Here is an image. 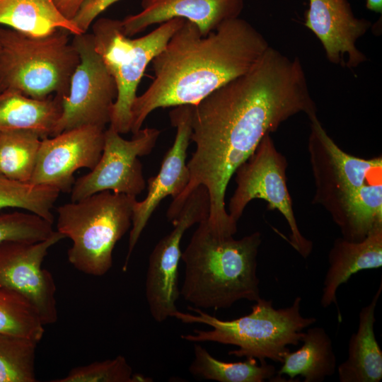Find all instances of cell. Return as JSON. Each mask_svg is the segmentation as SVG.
I'll list each match as a JSON object with an SVG mask.
<instances>
[{"mask_svg": "<svg viewBox=\"0 0 382 382\" xmlns=\"http://www.w3.org/2000/svg\"><path fill=\"white\" fill-rule=\"evenodd\" d=\"M301 112L316 114L301 61L270 46L248 72L192 105L190 141L195 150L187 163L190 180L173 199L168 221L174 222L188 196L204 185L209 197L210 229L233 236L237 223L225 208L231 178L265 136Z\"/></svg>", "mask_w": 382, "mask_h": 382, "instance_id": "1", "label": "cell"}, {"mask_svg": "<svg viewBox=\"0 0 382 382\" xmlns=\"http://www.w3.org/2000/svg\"><path fill=\"white\" fill-rule=\"evenodd\" d=\"M269 47L265 37L239 17L206 35L185 20L151 62L154 79L133 102L131 132H139L157 108L196 105L248 72Z\"/></svg>", "mask_w": 382, "mask_h": 382, "instance_id": "2", "label": "cell"}, {"mask_svg": "<svg viewBox=\"0 0 382 382\" xmlns=\"http://www.w3.org/2000/svg\"><path fill=\"white\" fill-rule=\"evenodd\" d=\"M261 234L236 240L214 233L207 218L198 223L181 254L185 275L180 294L199 309L226 308L236 301L260 299L257 256Z\"/></svg>", "mask_w": 382, "mask_h": 382, "instance_id": "3", "label": "cell"}, {"mask_svg": "<svg viewBox=\"0 0 382 382\" xmlns=\"http://www.w3.org/2000/svg\"><path fill=\"white\" fill-rule=\"evenodd\" d=\"M301 298L297 296L290 306L276 309L272 300L260 298L249 314L231 320L219 319L193 306L188 308L196 315L178 310L172 317L183 323H202L212 328L183 335L181 338L184 340L235 345L238 349L230 351L228 354L255 358L260 363L265 362L267 359L282 363L290 351L287 346L298 345L303 330L316 321L313 317L306 318L301 314Z\"/></svg>", "mask_w": 382, "mask_h": 382, "instance_id": "4", "label": "cell"}, {"mask_svg": "<svg viewBox=\"0 0 382 382\" xmlns=\"http://www.w3.org/2000/svg\"><path fill=\"white\" fill-rule=\"evenodd\" d=\"M66 30L43 37L0 27V92L18 91L35 99L68 95L80 57Z\"/></svg>", "mask_w": 382, "mask_h": 382, "instance_id": "5", "label": "cell"}, {"mask_svg": "<svg viewBox=\"0 0 382 382\" xmlns=\"http://www.w3.org/2000/svg\"><path fill=\"white\" fill-rule=\"evenodd\" d=\"M136 200L105 190L57 208V231L72 241L67 257L75 269L96 277L110 270L114 248L132 227Z\"/></svg>", "mask_w": 382, "mask_h": 382, "instance_id": "6", "label": "cell"}, {"mask_svg": "<svg viewBox=\"0 0 382 382\" xmlns=\"http://www.w3.org/2000/svg\"><path fill=\"white\" fill-rule=\"evenodd\" d=\"M185 21L182 18H171L134 39L124 34L121 20L101 18L93 24L95 49L117 86L110 127L120 134L131 131L132 107L146 68Z\"/></svg>", "mask_w": 382, "mask_h": 382, "instance_id": "7", "label": "cell"}, {"mask_svg": "<svg viewBox=\"0 0 382 382\" xmlns=\"http://www.w3.org/2000/svg\"><path fill=\"white\" fill-rule=\"evenodd\" d=\"M287 166L271 135L265 136L253 154L235 171L237 187L230 199L228 214L237 223L251 200H265L268 209H277L284 216L291 231L290 244L307 258L313 243L301 233L297 226L286 183Z\"/></svg>", "mask_w": 382, "mask_h": 382, "instance_id": "8", "label": "cell"}, {"mask_svg": "<svg viewBox=\"0 0 382 382\" xmlns=\"http://www.w3.org/2000/svg\"><path fill=\"white\" fill-rule=\"evenodd\" d=\"M72 44L80 61L69 93L62 98L61 115L52 137L83 126L105 129L117 98L115 81L95 49L92 33L74 35Z\"/></svg>", "mask_w": 382, "mask_h": 382, "instance_id": "9", "label": "cell"}, {"mask_svg": "<svg viewBox=\"0 0 382 382\" xmlns=\"http://www.w3.org/2000/svg\"><path fill=\"white\" fill-rule=\"evenodd\" d=\"M160 130L141 129L129 139L109 127L105 130L101 156L91 171L75 180L71 201H78L95 193L110 190L136 197L146 186L139 157L149 154L155 146Z\"/></svg>", "mask_w": 382, "mask_h": 382, "instance_id": "10", "label": "cell"}, {"mask_svg": "<svg viewBox=\"0 0 382 382\" xmlns=\"http://www.w3.org/2000/svg\"><path fill=\"white\" fill-rule=\"evenodd\" d=\"M209 212L207 190L199 185L185 202L173 223V229L158 242L149 256L145 293L150 313L158 323L172 317L178 311L176 301L180 295L178 273L183 236L192 226L208 218Z\"/></svg>", "mask_w": 382, "mask_h": 382, "instance_id": "11", "label": "cell"}, {"mask_svg": "<svg viewBox=\"0 0 382 382\" xmlns=\"http://www.w3.org/2000/svg\"><path fill=\"white\" fill-rule=\"evenodd\" d=\"M308 152L316 183L313 203L333 217L350 193L366 183L369 175L381 173L382 158L364 159L342 151L328 134L317 114L308 117Z\"/></svg>", "mask_w": 382, "mask_h": 382, "instance_id": "12", "label": "cell"}, {"mask_svg": "<svg viewBox=\"0 0 382 382\" xmlns=\"http://www.w3.org/2000/svg\"><path fill=\"white\" fill-rule=\"evenodd\" d=\"M64 238L56 231L40 242L9 241L0 244V288L25 297L45 325L55 323L58 312L54 277L42 265L49 249Z\"/></svg>", "mask_w": 382, "mask_h": 382, "instance_id": "13", "label": "cell"}, {"mask_svg": "<svg viewBox=\"0 0 382 382\" xmlns=\"http://www.w3.org/2000/svg\"><path fill=\"white\" fill-rule=\"evenodd\" d=\"M105 129L83 126L42 139L30 183L70 192L74 174L80 168L92 170L103 149Z\"/></svg>", "mask_w": 382, "mask_h": 382, "instance_id": "14", "label": "cell"}, {"mask_svg": "<svg viewBox=\"0 0 382 382\" xmlns=\"http://www.w3.org/2000/svg\"><path fill=\"white\" fill-rule=\"evenodd\" d=\"M192 105L176 106L169 113L171 125L176 128L172 146L166 154L158 173L148 180V193L142 201L133 206L128 251L123 265L127 269L132 253L153 212L167 196L178 197L187 187L190 172L185 159L190 141Z\"/></svg>", "mask_w": 382, "mask_h": 382, "instance_id": "15", "label": "cell"}, {"mask_svg": "<svg viewBox=\"0 0 382 382\" xmlns=\"http://www.w3.org/2000/svg\"><path fill=\"white\" fill-rule=\"evenodd\" d=\"M308 1L304 25L320 41L328 60L349 69L366 61L357 42L371 28V21L356 17L348 0Z\"/></svg>", "mask_w": 382, "mask_h": 382, "instance_id": "16", "label": "cell"}, {"mask_svg": "<svg viewBox=\"0 0 382 382\" xmlns=\"http://www.w3.org/2000/svg\"><path fill=\"white\" fill-rule=\"evenodd\" d=\"M243 6V0H141V11L121 23L124 34L132 37L151 25L182 18L206 35L224 21L239 17Z\"/></svg>", "mask_w": 382, "mask_h": 382, "instance_id": "17", "label": "cell"}, {"mask_svg": "<svg viewBox=\"0 0 382 382\" xmlns=\"http://www.w3.org/2000/svg\"><path fill=\"white\" fill-rule=\"evenodd\" d=\"M328 263L320 304L323 308H327L335 303L338 310V320L341 321L337 290L359 271L382 267V227L375 229L360 241L337 238L329 252Z\"/></svg>", "mask_w": 382, "mask_h": 382, "instance_id": "18", "label": "cell"}, {"mask_svg": "<svg viewBox=\"0 0 382 382\" xmlns=\"http://www.w3.org/2000/svg\"><path fill=\"white\" fill-rule=\"evenodd\" d=\"M382 291L381 283L371 302L359 316L357 331L349 341L347 359L337 368L340 382H380L382 351L374 333L375 309Z\"/></svg>", "mask_w": 382, "mask_h": 382, "instance_id": "19", "label": "cell"}, {"mask_svg": "<svg viewBox=\"0 0 382 382\" xmlns=\"http://www.w3.org/2000/svg\"><path fill=\"white\" fill-rule=\"evenodd\" d=\"M62 112V98L35 99L15 91L0 92V132L30 129L42 139L52 135Z\"/></svg>", "mask_w": 382, "mask_h": 382, "instance_id": "20", "label": "cell"}, {"mask_svg": "<svg viewBox=\"0 0 382 382\" xmlns=\"http://www.w3.org/2000/svg\"><path fill=\"white\" fill-rule=\"evenodd\" d=\"M0 25L33 37L59 29L74 35L83 33L59 12L53 0H0Z\"/></svg>", "mask_w": 382, "mask_h": 382, "instance_id": "21", "label": "cell"}, {"mask_svg": "<svg viewBox=\"0 0 382 382\" xmlns=\"http://www.w3.org/2000/svg\"><path fill=\"white\" fill-rule=\"evenodd\" d=\"M301 342L299 349L284 357L279 377L287 375L293 379L301 376L305 382H320L335 374L336 357L331 338L323 328H308Z\"/></svg>", "mask_w": 382, "mask_h": 382, "instance_id": "22", "label": "cell"}, {"mask_svg": "<svg viewBox=\"0 0 382 382\" xmlns=\"http://www.w3.org/2000/svg\"><path fill=\"white\" fill-rule=\"evenodd\" d=\"M342 238L360 241L371 232L382 227V184L365 183L342 202L332 217Z\"/></svg>", "mask_w": 382, "mask_h": 382, "instance_id": "23", "label": "cell"}, {"mask_svg": "<svg viewBox=\"0 0 382 382\" xmlns=\"http://www.w3.org/2000/svg\"><path fill=\"white\" fill-rule=\"evenodd\" d=\"M189 371L195 376L219 382H262L272 379L276 373L274 366L266 362L259 365L255 358L239 362L219 360L199 345L194 346V359Z\"/></svg>", "mask_w": 382, "mask_h": 382, "instance_id": "24", "label": "cell"}, {"mask_svg": "<svg viewBox=\"0 0 382 382\" xmlns=\"http://www.w3.org/2000/svg\"><path fill=\"white\" fill-rule=\"evenodd\" d=\"M42 138L30 129L0 132V173L30 183Z\"/></svg>", "mask_w": 382, "mask_h": 382, "instance_id": "25", "label": "cell"}, {"mask_svg": "<svg viewBox=\"0 0 382 382\" xmlns=\"http://www.w3.org/2000/svg\"><path fill=\"white\" fill-rule=\"evenodd\" d=\"M60 192L54 187L20 182L0 173V210L23 209L53 224L52 209Z\"/></svg>", "mask_w": 382, "mask_h": 382, "instance_id": "26", "label": "cell"}, {"mask_svg": "<svg viewBox=\"0 0 382 382\" xmlns=\"http://www.w3.org/2000/svg\"><path fill=\"white\" fill-rule=\"evenodd\" d=\"M45 325L32 303L13 290L0 288V333L39 342Z\"/></svg>", "mask_w": 382, "mask_h": 382, "instance_id": "27", "label": "cell"}, {"mask_svg": "<svg viewBox=\"0 0 382 382\" xmlns=\"http://www.w3.org/2000/svg\"><path fill=\"white\" fill-rule=\"evenodd\" d=\"M37 342L0 333V382H35Z\"/></svg>", "mask_w": 382, "mask_h": 382, "instance_id": "28", "label": "cell"}, {"mask_svg": "<svg viewBox=\"0 0 382 382\" xmlns=\"http://www.w3.org/2000/svg\"><path fill=\"white\" fill-rule=\"evenodd\" d=\"M151 379L134 374L126 359L121 355L114 359L94 361L74 367L64 376L52 382H142Z\"/></svg>", "mask_w": 382, "mask_h": 382, "instance_id": "29", "label": "cell"}, {"mask_svg": "<svg viewBox=\"0 0 382 382\" xmlns=\"http://www.w3.org/2000/svg\"><path fill=\"white\" fill-rule=\"evenodd\" d=\"M53 224L31 212L0 214V244L9 241L36 243L50 238Z\"/></svg>", "mask_w": 382, "mask_h": 382, "instance_id": "30", "label": "cell"}, {"mask_svg": "<svg viewBox=\"0 0 382 382\" xmlns=\"http://www.w3.org/2000/svg\"><path fill=\"white\" fill-rule=\"evenodd\" d=\"M118 1L120 0H86L71 21L85 33L99 14Z\"/></svg>", "mask_w": 382, "mask_h": 382, "instance_id": "31", "label": "cell"}, {"mask_svg": "<svg viewBox=\"0 0 382 382\" xmlns=\"http://www.w3.org/2000/svg\"><path fill=\"white\" fill-rule=\"evenodd\" d=\"M86 0H53L59 12L71 21Z\"/></svg>", "mask_w": 382, "mask_h": 382, "instance_id": "32", "label": "cell"}, {"mask_svg": "<svg viewBox=\"0 0 382 382\" xmlns=\"http://www.w3.org/2000/svg\"><path fill=\"white\" fill-rule=\"evenodd\" d=\"M366 7L369 11L381 14L382 13V0H366Z\"/></svg>", "mask_w": 382, "mask_h": 382, "instance_id": "33", "label": "cell"}]
</instances>
